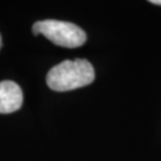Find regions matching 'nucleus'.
Instances as JSON below:
<instances>
[{
    "mask_svg": "<svg viewBox=\"0 0 161 161\" xmlns=\"http://www.w3.org/2000/svg\"><path fill=\"white\" fill-rule=\"evenodd\" d=\"M94 80V69L87 60H66L54 66L47 75V85L53 91L66 92L87 86Z\"/></svg>",
    "mask_w": 161,
    "mask_h": 161,
    "instance_id": "f257e3e1",
    "label": "nucleus"
},
{
    "mask_svg": "<svg viewBox=\"0 0 161 161\" xmlns=\"http://www.w3.org/2000/svg\"><path fill=\"white\" fill-rule=\"evenodd\" d=\"M34 35H43L54 44L64 48H78L86 42L85 31L69 22L47 19L36 22L32 26Z\"/></svg>",
    "mask_w": 161,
    "mask_h": 161,
    "instance_id": "f03ea898",
    "label": "nucleus"
},
{
    "mask_svg": "<svg viewBox=\"0 0 161 161\" xmlns=\"http://www.w3.org/2000/svg\"><path fill=\"white\" fill-rule=\"evenodd\" d=\"M23 91L14 81H0V114H11L22 108Z\"/></svg>",
    "mask_w": 161,
    "mask_h": 161,
    "instance_id": "7ed1b4c3",
    "label": "nucleus"
},
{
    "mask_svg": "<svg viewBox=\"0 0 161 161\" xmlns=\"http://www.w3.org/2000/svg\"><path fill=\"white\" fill-rule=\"evenodd\" d=\"M150 3H152V4H154V5L161 6V0H150Z\"/></svg>",
    "mask_w": 161,
    "mask_h": 161,
    "instance_id": "20e7f679",
    "label": "nucleus"
},
{
    "mask_svg": "<svg viewBox=\"0 0 161 161\" xmlns=\"http://www.w3.org/2000/svg\"><path fill=\"white\" fill-rule=\"evenodd\" d=\"M1 47H3V41H1V36H0V49H1Z\"/></svg>",
    "mask_w": 161,
    "mask_h": 161,
    "instance_id": "39448f33",
    "label": "nucleus"
}]
</instances>
